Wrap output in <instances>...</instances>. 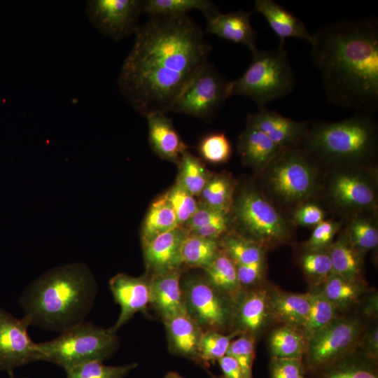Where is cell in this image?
I'll list each match as a JSON object with an SVG mask.
<instances>
[{
	"instance_id": "6da1fadb",
	"label": "cell",
	"mask_w": 378,
	"mask_h": 378,
	"mask_svg": "<svg viewBox=\"0 0 378 378\" xmlns=\"http://www.w3.org/2000/svg\"><path fill=\"white\" fill-rule=\"evenodd\" d=\"M134 33L119 75L120 92L146 117L166 113L208 63L211 47L188 14L150 15Z\"/></svg>"
},
{
	"instance_id": "7a4b0ae2",
	"label": "cell",
	"mask_w": 378,
	"mask_h": 378,
	"mask_svg": "<svg viewBox=\"0 0 378 378\" xmlns=\"http://www.w3.org/2000/svg\"><path fill=\"white\" fill-rule=\"evenodd\" d=\"M311 55L327 101L373 115L378 111V18L342 20L312 35Z\"/></svg>"
},
{
	"instance_id": "3957f363",
	"label": "cell",
	"mask_w": 378,
	"mask_h": 378,
	"mask_svg": "<svg viewBox=\"0 0 378 378\" xmlns=\"http://www.w3.org/2000/svg\"><path fill=\"white\" fill-rule=\"evenodd\" d=\"M96 293L90 270L74 263L41 275L24 290L19 304L30 325L63 332L85 321Z\"/></svg>"
},
{
	"instance_id": "277c9868",
	"label": "cell",
	"mask_w": 378,
	"mask_h": 378,
	"mask_svg": "<svg viewBox=\"0 0 378 378\" xmlns=\"http://www.w3.org/2000/svg\"><path fill=\"white\" fill-rule=\"evenodd\" d=\"M300 148L316 163L365 167L377 154V122L372 115L358 113L337 122L309 121Z\"/></svg>"
},
{
	"instance_id": "5b68a950",
	"label": "cell",
	"mask_w": 378,
	"mask_h": 378,
	"mask_svg": "<svg viewBox=\"0 0 378 378\" xmlns=\"http://www.w3.org/2000/svg\"><path fill=\"white\" fill-rule=\"evenodd\" d=\"M295 76L290 63L285 41L270 50L252 52V60L237 79L228 81L226 97L243 95L253 100L260 109L270 102L288 95L294 89Z\"/></svg>"
},
{
	"instance_id": "8992f818",
	"label": "cell",
	"mask_w": 378,
	"mask_h": 378,
	"mask_svg": "<svg viewBox=\"0 0 378 378\" xmlns=\"http://www.w3.org/2000/svg\"><path fill=\"white\" fill-rule=\"evenodd\" d=\"M262 171L267 191L287 206L307 202L318 188L316 162L300 148L281 149Z\"/></svg>"
},
{
	"instance_id": "52a82bcc",
	"label": "cell",
	"mask_w": 378,
	"mask_h": 378,
	"mask_svg": "<svg viewBox=\"0 0 378 378\" xmlns=\"http://www.w3.org/2000/svg\"><path fill=\"white\" fill-rule=\"evenodd\" d=\"M118 346L115 332L85 321L62 332L52 340L38 344L41 360L64 370L88 361H103Z\"/></svg>"
},
{
	"instance_id": "ba28073f",
	"label": "cell",
	"mask_w": 378,
	"mask_h": 378,
	"mask_svg": "<svg viewBox=\"0 0 378 378\" xmlns=\"http://www.w3.org/2000/svg\"><path fill=\"white\" fill-rule=\"evenodd\" d=\"M232 208L236 221L244 233L241 237L262 246L279 244L290 238L289 223L256 189H244Z\"/></svg>"
},
{
	"instance_id": "9c48e42d",
	"label": "cell",
	"mask_w": 378,
	"mask_h": 378,
	"mask_svg": "<svg viewBox=\"0 0 378 378\" xmlns=\"http://www.w3.org/2000/svg\"><path fill=\"white\" fill-rule=\"evenodd\" d=\"M227 83L228 80L207 63L193 77L171 111L200 118H210L227 99Z\"/></svg>"
},
{
	"instance_id": "30bf717a",
	"label": "cell",
	"mask_w": 378,
	"mask_h": 378,
	"mask_svg": "<svg viewBox=\"0 0 378 378\" xmlns=\"http://www.w3.org/2000/svg\"><path fill=\"white\" fill-rule=\"evenodd\" d=\"M187 312L204 330L221 332L231 322V301L206 279L188 280L183 289Z\"/></svg>"
},
{
	"instance_id": "8fae6325",
	"label": "cell",
	"mask_w": 378,
	"mask_h": 378,
	"mask_svg": "<svg viewBox=\"0 0 378 378\" xmlns=\"http://www.w3.org/2000/svg\"><path fill=\"white\" fill-rule=\"evenodd\" d=\"M360 330V324L356 319L334 320L311 335L306 349L308 369L315 372L343 358Z\"/></svg>"
},
{
	"instance_id": "7c38bea8",
	"label": "cell",
	"mask_w": 378,
	"mask_h": 378,
	"mask_svg": "<svg viewBox=\"0 0 378 378\" xmlns=\"http://www.w3.org/2000/svg\"><path fill=\"white\" fill-rule=\"evenodd\" d=\"M142 4L139 0H89L85 12L100 33L118 41L135 32Z\"/></svg>"
},
{
	"instance_id": "4fadbf2b",
	"label": "cell",
	"mask_w": 378,
	"mask_h": 378,
	"mask_svg": "<svg viewBox=\"0 0 378 378\" xmlns=\"http://www.w3.org/2000/svg\"><path fill=\"white\" fill-rule=\"evenodd\" d=\"M364 167H338L330 179L328 195L339 208L347 211L374 208L377 203L375 181L362 172Z\"/></svg>"
},
{
	"instance_id": "5bb4252c",
	"label": "cell",
	"mask_w": 378,
	"mask_h": 378,
	"mask_svg": "<svg viewBox=\"0 0 378 378\" xmlns=\"http://www.w3.org/2000/svg\"><path fill=\"white\" fill-rule=\"evenodd\" d=\"M29 321L0 309V370L9 373L18 367L41 360L38 344L28 334Z\"/></svg>"
},
{
	"instance_id": "9a60e30c",
	"label": "cell",
	"mask_w": 378,
	"mask_h": 378,
	"mask_svg": "<svg viewBox=\"0 0 378 378\" xmlns=\"http://www.w3.org/2000/svg\"><path fill=\"white\" fill-rule=\"evenodd\" d=\"M109 287L115 302L120 307L117 321L109 328L115 332L136 313L144 312L150 304L149 279L118 273L109 280Z\"/></svg>"
},
{
	"instance_id": "2e32d148",
	"label": "cell",
	"mask_w": 378,
	"mask_h": 378,
	"mask_svg": "<svg viewBox=\"0 0 378 378\" xmlns=\"http://www.w3.org/2000/svg\"><path fill=\"white\" fill-rule=\"evenodd\" d=\"M309 121H297L266 108L248 114L246 124L265 134L281 149L300 148Z\"/></svg>"
},
{
	"instance_id": "e0dca14e",
	"label": "cell",
	"mask_w": 378,
	"mask_h": 378,
	"mask_svg": "<svg viewBox=\"0 0 378 378\" xmlns=\"http://www.w3.org/2000/svg\"><path fill=\"white\" fill-rule=\"evenodd\" d=\"M189 233L178 226L143 245L146 265L151 276L180 268L182 246Z\"/></svg>"
},
{
	"instance_id": "ac0fdd59",
	"label": "cell",
	"mask_w": 378,
	"mask_h": 378,
	"mask_svg": "<svg viewBox=\"0 0 378 378\" xmlns=\"http://www.w3.org/2000/svg\"><path fill=\"white\" fill-rule=\"evenodd\" d=\"M251 13L239 10L220 13L219 11L205 15V33L217 36L234 43L246 46L252 52L257 49V31L253 28L250 16Z\"/></svg>"
},
{
	"instance_id": "d6986e66",
	"label": "cell",
	"mask_w": 378,
	"mask_h": 378,
	"mask_svg": "<svg viewBox=\"0 0 378 378\" xmlns=\"http://www.w3.org/2000/svg\"><path fill=\"white\" fill-rule=\"evenodd\" d=\"M179 269L149 278L150 304L162 320L187 312Z\"/></svg>"
},
{
	"instance_id": "ffe728a7",
	"label": "cell",
	"mask_w": 378,
	"mask_h": 378,
	"mask_svg": "<svg viewBox=\"0 0 378 378\" xmlns=\"http://www.w3.org/2000/svg\"><path fill=\"white\" fill-rule=\"evenodd\" d=\"M167 335L169 351L176 355L197 361L200 342L204 330L187 312L162 321Z\"/></svg>"
},
{
	"instance_id": "44dd1931",
	"label": "cell",
	"mask_w": 378,
	"mask_h": 378,
	"mask_svg": "<svg viewBox=\"0 0 378 378\" xmlns=\"http://www.w3.org/2000/svg\"><path fill=\"white\" fill-rule=\"evenodd\" d=\"M253 11L260 13L265 18L280 41L297 38L310 43L312 34L303 22L275 1L255 0Z\"/></svg>"
},
{
	"instance_id": "7402d4cb",
	"label": "cell",
	"mask_w": 378,
	"mask_h": 378,
	"mask_svg": "<svg viewBox=\"0 0 378 378\" xmlns=\"http://www.w3.org/2000/svg\"><path fill=\"white\" fill-rule=\"evenodd\" d=\"M148 139L154 151L161 158L175 160L186 151L187 146L172 125L171 119L163 113H153L146 116Z\"/></svg>"
},
{
	"instance_id": "603a6c76",
	"label": "cell",
	"mask_w": 378,
	"mask_h": 378,
	"mask_svg": "<svg viewBox=\"0 0 378 378\" xmlns=\"http://www.w3.org/2000/svg\"><path fill=\"white\" fill-rule=\"evenodd\" d=\"M237 150L244 164L262 171L281 148L262 131L246 124L239 138Z\"/></svg>"
},
{
	"instance_id": "cb8c5ba5",
	"label": "cell",
	"mask_w": 378,
	"mask_h": 378,
	"mask_svg": "<svg viewBox=\"0 0 378 378\" xmlns=\"http://www.w3.org/2000/svg\"><path fill=\"white\" fill-rule=\"evenodd\" d=\"M310 294L279 293L270 300L274 317L286 326L304 328L309 310Z\"/></svg>"
},
{
	"instance_id": "d4e9b609",
	"label": "cell",
	"mask_w": 378,
	"mask_h": 378,
	"mask_svg": "<svg viewBox=\"0 0 378 378\" xmlns=\"http://www.w3.org/2000/svg\"><path fill=\"white\" fill-rule=\"evenodd\" d=\"M269 300L264 290H255L241 300L236 315L238 329L253 335L265 324L267 317Z\"/></svg>"
},
{
	"instance_id": "484cf974",
	"label": "cell",
	"mask_w": 378,
	"mask_h": 378,
	"mask_svg": "<svg viewBox=\"0 0 378 378\" xmlns=\"http://www.w3.org/2000/svg\"><path fill=\"white\" fill-rule=\"evenodd\" d=\"M206 280L231 302L239 299L241 286L239 282L235 263L223 251H219L215 259L204 269Z\"/></svg>"
},
{
	"instance_id": "4316f807",
	"label": "cell",
	"mask_w": 378,
	"mask_h": 378,
	"mask_svg": "<svg viewBox=\"0 0 378 378\" xmlns=\"http://www.w3.org/2000/svg\"><path fill=\"white\" fill-rule=\"evenodd\" d=\"M178 227L174 211L165 194L151 204L141 229L142 244Z\"/></svg>"
},
{
	"instance_id": "83f0119b",
	"label": "cell",
	"mask_w": 378,
	"mask_h": 378,
	"mask_svg": "<svg viewBox=\"0 0 378 378\" xmlns=\"http://www.w3.org/2000/svg\"><path fill=\"white\" fill-rule=\"evenodd\" d=\"M332 271L346 279L357 281L360 274L363 260L359 251L349 242L348 238L339 239L329 247Z\"/></svg>"
},
{
	"instance_id": "f1b7e54d",
	"label": "cell",
	"mask_w": 378,
	"mask_h": 378,
	"mask_svg": "<svg viewBox=\"0 0 378 378\" xmlns=\"http://www.w3.org/2000/svg\"><path fill=\"white\" fill-rule=\"evenodd\" d=\"M304 336L297 328L284 326L275 329L270 337L273 358H302L307 347Z\"/></svg>"
},
{
	"instance_id": "f546056e",
	"label": "cell",
	"mask_w": 378,
	"mask_h": 378,
	"mask_svg": "<svg viewBox=\"0 0 378 378\" xmlns=\"http://www.w3.org/2000/svg\"><path fill=\"white\" fill-rule=\"evenodd\" d=\"M220 244L217 239L190 234L185 239L182 248L183 264L206 268L218 253Z\"/></svg>"
},
{
	"instance_id": "4dcf8cb0",
	"label": "cell",
	"mask_w": 378,
	"mask_h": 378,
	"mask_svg": "<svg viewBox=\"0 0 378 378\" xmlns=\"http://www.w3.org/2000/svg\"><path fill=\"white\" fill-rule=\"evenodd\" d=\"M192 10H201L205 15L218 11L216 5L207 0H147L142 4V13L150 15H180Z\"/></svg>"
},
{
	"instance_id": "1f68e13d",
	"label": "cell",
	"mask_w": 378,
	"mask_h": 378,
	"mask_svg": "<svg viewBox=\"0 0 378 378\" xmlns=\"http://www.w3.org/2000/svg\"><path fill=\"white\" fill-rule=\"evenodd\" d=\"M234 187L230 178L223 175L211 177L200 195L201 203L228 214L234 202Z\"/></svg>"
},
{
	"instance_id": "d6a6232c",
	"label": "cell",
	"mask_w": 378,
	"mask_h": 378,
	"mask_svg": "<svg viewBox=\"0 0 378 378\" xmlns=\"http://www.w3.org/2000/svg\"><path fill=\"white\" fill-rule=\"evenodd\" d=\"M210 178L206 169L197 158L187 151L183 153L177 183L196 196L200 195Z\"/></svg>"
},
{
	"instance_id": "836d02e7",
	"label": "cell",
	"mask_w": 378,
	"mask_h": 378,
	"mask_svg": "<svg viewBox=\"0 0 378 378\" xmlns=\"http://www.w3.org/2000/svg\"><path fill=\"white\" fill-rule=\"evenodd\" d=\"M363 291L358 281L346 279L332 273L326 281L323 292L336 308L353 304Z\"/></svg>"
},
{
	"instance_id": "e575fe53",
	"label": "cell",
	"mask_w": 378,
	"mask_h": 378,
	"mask_svg": "<svg viewBox=\"0 0 378 378\" xmlns=\"http://www.w3.org/2000/svg\"><path fill=\"white\" fill-rule=\"evenodd\" d=\"M242 333L240 330H236L225 335L216 330H204L199 345L197 361L206 363L218 360L226 354L232 340Z\"/></svg>"
},
{
	"instance_id": "d590c367",
	"label": "cell",
	"mask_w": 378,
	"mask_h": 378,
	"mask_svg": "<svg viewBox=\"0 0 378 378\" xmlns=\"http://www.w3.org/2000/svg\"><path fill=\"white\" fill-rule=\"evenodd\" d=\"M222 246L235 264L246 265L264 260L262 246L240 235L226 237Z\"/></svg>"
},
{
	"instance_id": "8d00e7d4",
	"label": "cell",
	"mask_w": 378,
	"mask_h": 378,
	"mask_svg": "<svg viewBox=\"0 0 378 378\" xmlns=\"http://www.w3.org/2000/svg\"><path fill=\"white\" fill-rule=\"evenodd\" d=\"M337 308L322 293L310 294V306L304 326L308 338L335 320Z\"/></svg>"
},
{
	"instance_id": "74e56055",
	"label": "cell",
	"mask_w": 378,
	"mask_h": 378,
	"mask_svg": "<svg viewBox=\"0 0 378 378\" xmlns=\"http://www.w3.org/2000/svg\"><path fill=\"white\" fill-rule=\"evenodd\" d=\"M136 366V363L108 366L102 361L92 360L72 366L65 371L66 378H123Z\"/></svg>"
},
{
	"instance_id": "f35d334b",
	"label": "cell",
	"mask_w": 378,
	"mask_h": 378,
	"mask_svg": "<svg viewBox=\"0 0 378 378\" xmlns=\"http://www.w3.org/2000/svg\"><path fill=\"white\" fill-rule=\"evenodd\" d=\"M315 372H320L317 378H378L375 368L370 363L358 360H342Z\"/></svg>"
},
{
	"instance_id": "ab89813d",
	"label": "cell",
	"mask_w": 378,
	"mask_h": 378,
	"mask_svg": "<svg viewBox=\"0 0 378 378\" xmlns=\"http://www.w3.org/2000/svg\"><path fill=\"white\" fill-rule=\"evenodd\" d=\"M347 238L358 251L375 248L378 245V230L375 224L364 217H356L350 223Z\"/></svg>"
},
{
	"instance_id": "60d3db41",
	"label": "cell",
	"mask_w": 378,
	"mask_h": 378,
	"mask_svg": "<svg viewBox=\"0 0 378 378\" xmlns=\"http://www.w3.org/2000/svg\"><path fill=\"white\" fill-rule=\"evenodd\" d=\"M201 156L209 162L220 164L227 162L232 153V146L223 132H214L205 136L199 144Z\"/></svg>"
},
{
	"instance_id": "b9f144b4",
	"label": "cell",
	"mask_w": 378,
	"mask_h": 378,
	"mask_svg": "<svg viewBox=\"0 0 378 378\" xmlns=\"http://www.w3.org/2000/svg\"><path fill=\"white\" fill-rule=\"evenodd\" d=\"M165 195L174 211L178 226H183L197 209L195 196L177 183Z\"/></svg>"
},
{
	"instance_id": "7bdbcfd3",
	"label": "cell",
	"mask_w": 378,
	"mask_h": 378,
	"mask_svg": "<svg viewBox=\"0 0 378 378\" xmlns=\"http://www.w3.org/2000/svg\"><path fill=\"white\" fill-rule=\"evenodd\" d=\"M304 272L312 280L325 281L332 273L330 255L323 251H309L301 258Z\"/></svg>"
},
{
	"instance_id": "ee69618b",
	"label": "cell",
	"mask_w": 378,
	"mask_h": 378,
	"mask_svg": "<svg viewBox=\"0 0 378 378\" xmlns=\"http://www.w3.org/2000/svg\"><path fill=\"white\" fill-rule=\"evenodd\" d=\"M225 355L232 357L237 361L246 378H252L255 345L251 335L242 333L238 338L233 339Z\"/></svg>"
},
{
	"instance_id": "f6af8a7d",
	"label": "cell",
	"mask_w": 378,
	"mask_h": 378,
	"mask_svg": "<svg viewBox=\"0 0 378 378\" xmlns=\"http://www.w3.org/2000/svg\"><path fill=\"white\" fill-rule=\"evenodd\" d=\"M339 227L335 221L323 220L315 226L306 242V247L309 251H323L329 248Z\"/></svg>"
},
{
	"instance_id": "bcb514c9",
	"label": "cell",
	"mask_w": 378,
	"mask_h": 378,
	"mask_svg": "<svg viewBox=\"0 0 378 378\" xmlns=\"http://www.w3.org/2000/svg\"><path fill=\"white\" fill-rule=\"evenodd\" d=\"M271 378H306L302 358H272L270 363Z\"/></svg>"
},
{
	"instance_id": "7dc6e473",
	"label": "cell",
	"mask_w": 378,
	"mask_h": 378,
	"mask_svg": "<svg viewBox=\"0 0 378 378\" xmlns=\"http://www.w3.org/2000/svg\"><path fill=\"white\" fill-rule=\"evenodd\" d=\"M227 216V213L216 210L202 203L198 204L196 211L183 227L190 232Z\"/></svg>"
},
{
	"instance_id": "c3c4849f",
	"label": "cell",
	"mask_w": 378,
	"mask_h": 378,
	"mask_svg": "<svg viewBox=\"0 0 378 378\" xmlns=\"http://www.w3.org/2000/svg\"><path fill=\"white\" fill-rule=\"evenodd\" d=\"M324 216V212L318 205L307 202L297 207L293 220L299 225L316 226L323 220Z\"/></svg>"
},
{
	"instance_id": "681fc988",
	"label": "cell",
	"mask_w": 378,
	"mask_h": 378,
	"mask_svg": "<svg viewBox=\"0 0 378 378\" xmlns=\"http://www.w3.org/2000/svg\"><path fill=\"white\" fill-rule=\"evenodd\" d=\"M239 282L241 287L255 284L262 276L264 260L246 264H235Z\"/></svg>"
},
{
	"instance_id": "f907efd6",
	"label": "cell",
	"mask_w": 378,
	"mask_h": 378,
	"mask_svg": "<svg viewBox=\"0 0 378 378\" xmlns=\"http://www.w3.org/2000/svg\"><path fill=\"white\" fill-rule=\"evenodd\" d=\"M227 216L193 230L190 232V234L217 239L228 227L229 218Z\"/></svg>"
},
{
	"instance_id": "816d5d0a",
	"label": "cell",
	"mask_w": 378,
	"mask_h": 378,
	"mask_svg": "<svg viewBox=\"0 0 378 378\" xmlns=\"http://www.w3.org/2000/svg\"><path fill=\"white\" fill-rule=\"evenodd\" d=\"M218 362L224 378H246L240 365L232 357L225 355Z\"/></svg>"
},
{
	"instance_id": "f5cc1de1",
	"label": "cell",
	"mask_w": 378,
	"mask_h": 378,
	"mask_svg": "<svg viewBox=\"0 0 378 378\" xmlns=\"http://www.w3.org/2000/svg\"><path fill=\"white\" fill-rule=\"evenodd\" d=\"M365 350L368 358L375 360L378 354V330L374 328L365 340Z\"/></svg>"
},
{
	"instance_id": "db71d44e",
	"label": "cell",
	"mask_w": 378,
	"mask_h": 378,
	"mask_svg": "<svg viewBox=\"0 0 378 378\" xmlns=\"http://www.w3.org/2000/svg\"><path fill=\"white\" fill-rule=\"evenodd\" d=\"M164 378H183L180 374L174 372H168Z\"/></svg>"
},
{
	"instance_id": "11a10c76",
	"label": "cell",
	"mask_w": 378,
	"mask_h": 378,
	"mask_svg": "<svg viewBox=\"0 0 378 378\" xmlns=\"http://www.w3.org/2000/svg\"><path fill=\"white\" fill-rule=\"evenodd\" d=\"M211 377L212 378H224L223 376H214L213 374H211Z\"/></svg>"
},
{
	"instance_id": "9f6ffc18",
	"label": "cell",
	"mask_w": 378,
	"mask_h": 378,
	"mask_svg": "<svg viewBox=\"0 0 378 378\" xmlns=\"http://www.w3.org/2000/svg\"><path fill=\"white\" fill-rule=\"evenodd\" d=\"M9 374H10V378H15V377L13 375V372L9 373ZM23 378H27V377H23Z\"/></svg>"
}]
</instances>
